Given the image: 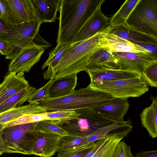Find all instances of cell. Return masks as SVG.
Returning a JSON list of instances; mask_svg holds the SVG:
<instances>
[{"instance_id": "cell-1", "label": "cell", "mask_w": 157, "mask_h": 157, "mask_svg": "<svg viewBox=\"0 0 157 157\" xmlns=\"http://www.w3.org/2000/svg\"><path fill=\"white\" fill-rule=\"evenodd\" d=\"M105 0H61L57 46L73 44L84 25Z\"/></svg>"}, {"instance_id": "cell-2", "label": "cell", "mask_w": 157, "mask_h": 157, "mask_svg": "<svg viewBox=\"0 0 157 157\" xmlns=\"http://www.w3.org/2000/svg\"><path fill=\"white\" fill-rule=\"evenodd\" d=\"M109 27L90 38L72 44L45 79L77 74L81 71H86L89 59L98 49L108 47L104 34Z\"/></svg>"}, {"instance_id": "cell-3", "label": "cell", "mask_w": 157, "mask_h": 157, "mask_svg": "<svg viewBox=\"0 0 157 157\" xmlns=\"http://www.w3.org/2000/svg\"><path fill=\"white\" fill-rule=\"evenodd\" d=\"M115 98L88 86L86 88L75 90L69 94L63 97L42 101L40 104L47 112L75 111L96 107Z\"/></svg>"}, {"instance_id": "cell-4", "label": "cell", "mask_w": 157, "mask_h": 157, "mask_svg": "<svg viewBox=\"0 0 157 157\" xmlns=\"http://www.w3.org/2000/svg\"><path fill=\"white\" fill-rule=\"evenodd\" d=\"M75 111L80 115L77 119L54 122L69 135L87 137L102 127L116 122L89 108Z\"/></svg>"}, {"instance_id": "cell-5", "label": "cell", "mask_w": 157, "mask_h": 157, "mask_svg": "<svg viewBox=\"0 0 157 157\" xmlns=\"http://www.w3.org/2000/svg\"><path fill=\"white\" fill-rule=\"evenodd\" d=\"M36 122L3 128L2 139L6 146L11 153L32 155L37 140L36 130L35 128Z\"/></svg>"}, {"instance_id": "cell-6", "label": "cell", "mask_w": 157, "mask_h": 157, "mask_svg": "<svg viewBox=\"0 0 157 157\" xmlns=\"http://www.w3.org/2000/svg\"><path fill=\"white\" fill-rule=\"evenodd\" d=\"M88 86L114 98H123L140 97L149 88L142 75L129 78L90 83Z\"/></svg>"}, {"instance_id": "cell-7", "label": "cell", "mask_w": 157, "mask_h": 157, "mask_svg": "<svg viewBox=\"0 0 157 157\" xmlns=\"http://www.w3.org/2000/svg\"><path fill=\"white\" fill-rule=\"evenodd\" d=\"M126 25L140 32L157 36V0H140Z\"/></svg>"}, {"instance_id": "cell-8", "label": "cell", "mask_w": 157, "mask_h": 157, "mask_svg": "<svg viewBox=\"0 0 157 157\" xmlns=\"http://www.w3.org/2000/svg\"><path fill=\"white\" fill-rule=\"evenodd\" d=\"M42 24L35 20L14 25L6 39L12 45L11 53L6 59H12L22 49L32 43L39 34Z\"/></svg>"}, {"instance_id": "cell-9", "label": "cell", "mask_w": 157, "mask_h": 157, "mask_svg": "<svg viewBox=\"0 0 157 157\" xmlns=\"http://www.w3.org/2000/svg\"><path fill=\"white\" fill-rule=\"evenodd\" d=\"M119 69L136 72L140 74L149 67L157 63V56L149 52H115Z\"/></svg>"}, {"instance_id": "cell-10", "label": "cell", "mask_w": 157, "mask_h": 157, "mask_svg": "<svg viewBox=\"0 0 157 157\" xmlns=\"http://www.w3.org/2000/svg\"><path fill=\"white\" fill-rule=\"evenodd\" d=\"M48 46L38 44L33 40L11 60L8 66V72H29L34 65L39 62L46 47Z\"/></svg>"}, {"instance_id": "cell-11", "label": "cell", "mask_w": 157, "mask_h": 157, "mask_svg": "<svg viewBox=\"0 0 157 157\" xmlns=\"http://www.w3.org/2000/svg\"><path fill=\"white\" fill-rule=\"evenodd\" d=\"M5 1L14 25L38 20L31 0H5Z\"/></svg>"}, {"instance_id": "cell-12", "label": "cell", "mask_w": 157, "mask_h": 157, "mask_svg": "<svg viewBox=\"0 0 157 157\" xmlns=\"http://www.w3.org/2000/svg\"><path fill=\"white\" fill-rule=\"evenodd\" d=\"M36 129L37 140L32 155L41 157H51L59 149L61 137Z\"/></svg>"}, {"instance_id": "cell-13", "label": "cell", "mask_w": 157, "mask_h": 157, "mask_svg": "<svg viewBox=\"0 0 157 157\" xmlns=\"http://www.w3.org/2000/svg\"><path fill=\"white\" fill-rule=\"evenodd\" d=\"M109 19L102 13L101 8H99L84 25L73 43L90 38L109 27Z\"/></svg>"}, {"instance_id": "cell-14", "label": "cell", "mask_w": 157, "mask_h": 157, "mask_svg": "<svg viewBox=\"0 0 157 157\" xmlns=\"http://www.w3.org/2000/svg\"><path fill=\"white\" fill-rule=\"evenodd\" d=\"M129 106L128 98H115L102 105L89 108L115 121L122 122L124 121Z\"/></svg>"}, {"instance_id": "cell-15", "label": "cell", "mask_w": 157, "mask_h": 157, "mask_svg": "<svg viewBox=\"0 0 157 157\" xmlns=\"http://www.w3.org/2000/svg\"><path fill=\"white\" fill-rule=\"evenodd\" d=\"M131 121L116 122L102 127L87 137L88 144L94 142L103 138L117 136L125 138L132 130Z\"/></svg>"}, {"instance_id": "cell-16", "label": "cell", "mask_w": 157, "mask_h": 157, "mask_svg": "<svg viewBox=\"0 0 157 157\" xmlns=\"http://www.w3.org/2000/svg\"><path fill=\"white\" fill-rule=\"evenodd\" d=\"M24 73L8 72L0 84V105L14 94L29 86Z\"/></svg>"}, {"instance_id": "cell-17", "label": "cell", "mask_w": 157, "mask_h": 157, "mask_svg": "<svg viewBox=\"0 0 157 157\" xmlns=\"http://www.w3.org/2000/svg\"><path fill=\"white\" fill-rule=\"evenodd\" d=\"M118 69L117 59L108 47L101 48L94 53L88 59L86 68V71Z\"/></svg>"}, {"instance_id": "cell-18", "label": "cell", "mask_w": 157, "mask_h": 157, "mask_svg": "<svg viewBox=\"0 0 157 157\" xmlns=\"http://www.w3.org/2000/svg\"><path fill=\"white\" fill-rule=\"evenodd\" d=\"M108 32L135 44L138 43L157 44V36L140 32L126 24L110 26Z\"/></svg>"}, {"instance_id": "cell-19", "label": "cell", "mask_w": 157, "mask_h": 157, "mask_svg": "<svg viewBox=\"0 0 157 157\" xmlns=\"http://www.w3.org/2000/svg\"><path fill=\"white\" fill-rule=\"evenodd\" d=\"M77 82L76 74L53 79L49 89V98H59L69 94L75 90Z\"/></svg>"}, {"instance_id": "cell-20", "label": "cell", "mask_w": 157, "mask_h": 157, "mask_svg": "<svg viewBox=\"0 0 157 157\" xmlns=\"http://www.w3.org/2000/svg\"><path fill=\"white\" fill-rule=\"evenodd\" d=\"M90 79V83L129 78L140 76L141 74L135 71L118 69H87Z\"/></svg>"}, {"instance_id": "cell-21", "label": "cell", "mask_w": 157, "mask_h": 157, "mask_svg": "<svg viewBox=\"0 0 157 157\" xmlns=\"http://www.w3.org/2000/svg\"><path fill=\"white\" fill-rule=\"evenodd\" d=\"M38 20L42 23L55 22L61 0H31Z\"/></svg>"}, {"instance_id": "cell-22", "label": "cell", "mask_w": 157, "mask_h": 157, "mask_svg": "<svg viewBox=\"0 0 157 157\" xmlns=\"http://www.w3.org/2000/svg\"><path fill=\"white\" fill-rule=\"evenodd\" d=\"M46 112L40 104H29L17 107L0 113V124H7L25 116Z\"/></svg>"}, {"instance_id": "cell-23", "label": "cell", "mask_w": 157, "mask_h": 157, "mask_svg": "<svg viewBox=\"0 0 157 157\" xmlns=\"http://www.w3.org/2000/svg\"><path fill=\"white\" fill-rule=\"evenodd\" d=\"M87 137L68 135L61 137L57 157H67L88 147Z\"/></svg>"}, {"instance_id": "cell-24", "label": "cell", "mask_w": 157, "mask_h": 157, "mask_svg": "<svg viewBox=\"0 0 157 157\" xmlns=\"http://www.w3.org/2000/svg\"><path fill=\"white\" fill-rule=\"evenodd\" d=\"M110 26L105 33L109 50L112 52H149L142 46L133 44L115 35L109 33Z\"/></svg>"}, {"instance_id": "cell-25", "label": "cell", "mask_w": 157, "mask_h": 157, "mask_svg": "<svg viewBox=\"0 0 157 157\" xmlns=\"http://www.w3.org/2000/svg\"><path fill=\"white\" fill-rule=\"evenodd\" d=\"M151 105L144 109L140 114L142 126L152 138L157 137V99L151 95Z\"/></svg>"}, {"instance_id": "cell-26", "label": "cell", "mask_w": 157, "mask_h": 157, "mask_svg": "<svg viewBox=\"0 0 157 157\" xmlns=\"http://www.w3.org/2000/svg\"><path fill=\"white\" fill-rule=\"evenodd\" d=\"M36 90V88L29 85L14 94L0 105V113L23 105Z\"/></svg>"}, {"instance_id": "cell-27", "label": "cell", "mask_w": 157, "mask_h": 157, "mask_svg": "<svg viewBox=\"0 0 157 157\" xmlns=\"http://www.w3.org/2000/svg\"><path fill=\"white\" fill-rule=\"evenodd\" d=\"M72 44H65L56 45V47L49 52L47 60L41 66L42 70L48 66L47 70L43 73V77L44 79H46L52 69L57 66Z\"/></svg>"}, {"instance_id": "cell-28", "label": "cell", "mask_w": 157, "mask_h": 157, "mask_svg": "<svg viewBox=\"0 0 157 157\" xmlns=\"http://www.w3.org/2000/svg\"><path fill=\"white\" fill-rule=\"evenodd\" d=\"M140 0H127L122 4L111 17L109 24L111 27L126 24L130 14Z\"/></svg>"}, {"instance_id": "cell-29", "label": "cell", "mask_w": 157, "mask_h": 157, "mask_svg": "<svg viewBox=\"0 0 157 157\" xmlns=\"http://www.w3.org/2000/svg\"><path fill=\"white\" fill-rule=\"evenodd\" d=\"M123 138L117 136L109 137L91 157H112L117 144Z\"/></svg>"}, {"instance_id": "cell-30", "label": "cell", "mask_w": 157, "mask_h": 157, "mask_svg": "<svg viewBox=\"0 0 157 157\" xmlns=\"http://www.w3.org/2000/svg\"><path fill=\"white\" fill-rule=\"evenodd\" d=\"M44 120L63 121L77 119L80 114L74 110L55 111L42 113Z\"/></svg>"}, {"instance_id": "cell-31", "label": "cell", "mask_w": 157, "mask_h": 157, "mask_svg": "<svg viewBox=\"0 0 157 157\" xmlns=\"http://www.w3.org/2000/svg\"><path fill=\"white\" fill-rule=\"evenodd\" d=\"M35 128L41 131L56 134L61 137L69 135L61 127L51 121L43 120L36 122Z\"/></svg>"}, {"instance_id": "cell-32", "label": "cell", "mask_w": 157, "mask_h": 157, "mask_svg": "<svg viewBox=\"0 0 157 157\" xmlns=\"http://www.w3.org/2000/svg\"><path fill=\"white\" fill-rule=\"evenodd\" d=\"M53 79H50L44 86L36 90L27 101L29 104H40L42 101L49 98V89Z\"/></svg>"}, {"instance_id": "cell-33", "label": "cell", "mask_w": 157, "mask_h": 157, "mask_svg": "<svg viewBox=\"0 0 157 157\" xmlns=\"http://www.w3.org/2000/svg\"><path fill=\"white\" fill-rule=\"evenodd\" d=\"M149 86H157V63L148 67L141 74Z\"/></svg>"}, {"instance_id": "cell-34", "label": "cell", "mask_w": 157, "mask_h": 157, "mask_svg": "<svg viewBox=\"0 0 157 157\" xmlns=\"http://www.w3.org/2000/svg\"><path fill=\"white\" fill-rule=\"evenodd\" d=\"M0 21L10 30H12L14 25L11 21L5 0H0Z\"/></svg>"}, {"instance_id": "cell-35", "label": "cell", "mask_w": 157, "mask_h": 157, "mask_svg": "<svg viewBox=\"0 0 157 157\" xmlns=\"http://www.w3.org/2000/svg\"><path fill=\"white\" fill-rule=\"evenodd\" d=\"M112 157H136L132 153L131 147L124 141L117 144Z\"/></svg>"}, {"instance_id": "cell-36", "label": "cell", "mask_w": 157, "mask_h": 157, "mask_svg": "<svg viewBox=\"0 0 157 157\" xmlns=\"http://www.w3.org/2000/svg\"><path fill=\"white\" fill-rule=\"evenodd\" d=\"M12 45L8 42L0 40V55H4L5 59L10 55Z\"/></svg>"}, {"instance_id": "cell-37", "label": "cell", "mask_w": 157, "mask_h": 157, "mask_svg": "<svg viewBox=\"0 0 157 157\" xmlns=\"http://www.w3.org/2000/svg\"><path fill=\"white\" fill-rule=\"evenodd\" d=\"M94 142L91 143L87 147L75 152L67 157H85L94 146Z\"/></svg>"}, {"instance_id": "cell-38", "label": "cell", "mask_w": 157, "mask_h": 157, "mask_svg": "<svg viewBox=\"0 0 157 157\" xmlns=\"http://www.w3.org/2000/svg\"><path fill=\"white\" fill-rule=\"evenodd\" d=\"M135 44L142 46L148 51L157 56V44L138 43Z\"/></svg>"}, {"instance_id": "cell-39", "label": "cell", "mask_w": 157, "mask_h": 157, "mask_svg": "<svg viewBox=\"0 0 157 157\" xmlns=\"http://www.w3.org/2000/svg\"><path fill=\"white\" fill-rule=\"evenodd\" d=\"M136 157H157V151H141L136 154Z\"/></svg>"}, {"instance_id": "cell-40", "label": "cell", "mask_w": 157, "mask_h": 157, "mask_svg": "<svg viewBox=\"0 0 157 157\" xmlns=\"http://www.w3.org/2000/svg\"><path fill=\"white\" fill-rule=\"evenodd\" d=\"M3 126V124H0V151L3 153H11V152L6 146L2 139V134Z\"/></svg>"}, {"instance_id": "cell-41", "label": "cell", "mask_w": 157, "mask_h": 157, "mask_svg": "<svg viewBox=\"0 0 157 157\" xmlns=\"http://www.w3.org/2000/svg\"><path fill=\"white\" fill-rule=\"evenodd\" d=\"M10 30L7 29L0 21V40L6 41L7 37Z\"/></svg>"}, {"instance_id": "cell-42", "label": "cell", "mask_w": 157, "mask_h": 157, "mask_svg": "<svg viewBox=\"0 0 157 157\" xmlns=\"http://www.w3.org/2000/svg\"><path fill=\"white\" fill-rule=\"evenodd\" d=\"M3 153V152H2L0 151V155H2Z\"/></svg>"}]
</instances>
